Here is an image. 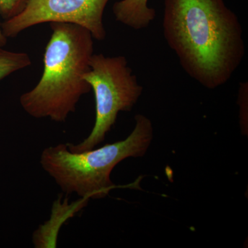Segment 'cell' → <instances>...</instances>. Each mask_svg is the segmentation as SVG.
Masks as SVG:
<instances>
[{"mask_svg": "<svg viewBox=\"0 0 248 248\" xmlns=\"http://www.w3.org/2000/svg\"><path fill=\"white\" fill-rule=\"evenodd\" d=\"M149 0H120L112 6L116 20L134 30L148 27L156 17V11L148 6Z\"/></svg>", "mask_w": 248, "mask_h": 248, "instance_id": "6", "label": "cell"}, {"mask_svg": "<svg viewBox=\"0 0 248 248\" xmlns=\"http://www.w3.org/2000/svg\"><path fill=\"white\" fill-rule=\"evenodd\" d=\"M162 27L183 69L206 89L226 84L244 58L242 27L224 0H165Z\"/></svg>", "mask_w": 248, "mask_h": 248, "instance_id": "1", "label": "cell"}, {"mask_svg": "<svg viewBox=\"0 0 248 248\" xmlns=\"http://www.w3.org/2000/svg\"><path fill=\"white\" fill-rule=\"evenodd\" d=\"M30 0H0V17L4 21L16 17L25 9Z\"/></svg>", "mask_w": 248, "mask_h": 248, "instance_id": "8", "label": "cell"}, {"mask_svg": "<svg viewBox=\"0 0 248 248\" xmlns=\"http://www.w3.org/2000/svg\"><path fill=\"white\" fill-rule=\"evenodd\" d=\"M31 64V58L27 53L9 51L0 47V81Z\"/></svg>", "mask_w": 248, "mask_h": 248, "instance_id": "7", "label": "cell"}, {"mask_svg": "<svg viewBox=\"0 0 248 248\" xmlns=\"http://www.w3.org/2000/svg\"><path fill=\"white\" fill-rule=\"evenodd\" d=\"M7 40L8 38H6L3 33L2 29H1V22L0 20V47H4L7 44Z\"/></svg>", "mask_w": 248, "mask_h": 248, "instance_id": "10", "label": "cell"}, {"mask_svg": "<svg viewBox=\"0 0 248 248\" xmlns=\"http://www.w3.org/2000/svg\"><path fill=\"white\" fill-rule=\"evenodd\" d=\"M132 133L125 140L89 151L73 152L66 143L46 148L40 156L42 169L62 192L76 194L80 198H105L115 187L112 171L128 158L144 156L154 135L153 123L146 116L138 114Z\"/></svg>", "mask_w": 248, "mask_h": 248, "instance_id": "3", "label": "cell"}, {"mask_svg": "<svg viewBox=\"0 0 248 248\" xmlns=\"http://www.w3.org/2000/svg\"><path fill=\"white\" fill-rule=\"evenodd\" d=\"M109 0H30L20 14L1 23L6 38L44 23L76 24L89 31L93 38L105 40L103 22L104 10Z\"/></svg>", "mask_w": 248, "mask_h": 248, "instance_id": "5", "label": "cell"}, {"mask_svg": "<svg viewBox=\"0 0 248 248\" xmlns=\"http://www.w3.org/2000/svg\"><path fill=\"white\" fill-rule=\"evenodd\" d=\"M89 65L83 79L94 92L95 122L82 141L76 145L66 143L73 152L89 151L100 144L115 125L119 113L131 111L143 93L125 57L93 54Z\"/></svg>", "mask_w": 248, "mask_h": 248, "instance_id": "4", "label": "cell"}, {"mask_svg": "<svg viewBox=\"0 0 248 248\" xmlns=\"http://www.w3.org/2000/svg\"><path fill=\"white\" fill-rule=\"evenodd\" d=\"M50 27L52 34L44 53L42 76L19 101L34 118L64 122L75 112L81 97L91 91L83 76L90 68L94 38L76 24L50 23Z\"/></svg>", "mask_w": 248, "mask_h": 248, "instance_id": "2", "label": "cell"}, {"mask_svg": "<svg viewBox=\"0 0 248 248\" xmlns=\"http://www.w3.org/2000/svg\"><path fill=\"white\" fill-rule=\"evenodd\" d=\"M248 83L247 81L241 82L238 93V104L239 107L240 125L244 133L248 132Z\"/></svg>", "mask_w": 248, "mask_h": 248, "instance_id": "9", "label": "cell"}]
</instances>
